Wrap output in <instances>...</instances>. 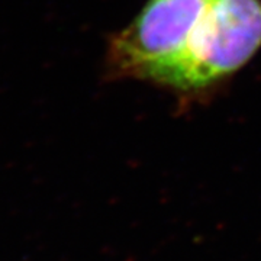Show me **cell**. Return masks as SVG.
<instances>
[{
  "label": "cell",
  "mask_w": 261,
  "mask_h": 261,
  "mask_svg": "<svg viewBox=\"0 0 261 261\" xmlns=\"http://www.w3.org/2000/svg\"><path fill=\"white\" fill-rule=\"evenodd\" d=\"M212 0H148L137 18L113 34L105 56V77L155 82L186 49Z\"/></svg>",
  "instance_id": "obj_2"
},
{
  "label": "cell",
  "mask_w": 261,
  "mask_h": 261,
  "mask_svg": "<svg viewBox=\"0 0 261 261\" xmlns=\"http://www.w3.org/2000/svg\"><path fill=\"white\" fill-rule=\"evenodd\" d=\"M261 48V0H212L186 49L157 83L199 92L232 74Z\"/></svg>",
  "instance_id": "obj_1"
}]
</instances>
